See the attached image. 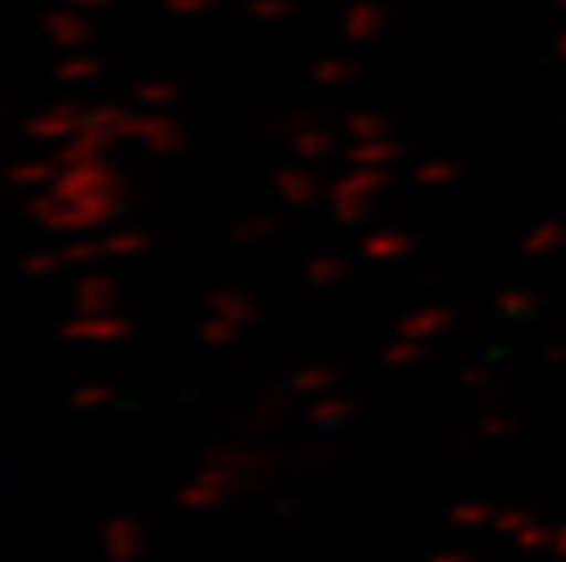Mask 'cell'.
I'll return each mask as SVG.
<instances>
[{"mask_svg":"<svg viewBox=\"0 0 566 562\" xmlns=\"http://www.w3.org/2000/svg\"><path fill=\"white\" fill-rule=\"evenodd\" d=\"M66 4L77 11H103V8H111L114 0H66Z\"/></svg>","mask_w":566,"mask_h":562,"instance_id":"ac0fdd59","label":"cell"},{"mask_svg":"<svg viewBox=\"0 0 566 562\" xmlns=\"http://www.w3.org/2000/svg\"><path fill=\"white\" fill-rule=\"evenodd\" d=\"M66 267V256L63 253H48V248H41V253H30L27 259H22V274H30V278H48V274H59Z\"/></svg>","mask_w":566,"mask_h":562,"instance_id":"9a60e30c","label":"cell"},{"mask_svg":"<svg viewBox=\"0 0 566 562\" xmlns=\"http://www.w3.org/2000/svg\"><path fill=\"white\" fill-rule=\"evenodd\" d=\"M99 190H122V176H117L111 158H92V161L59 169L55 183L48 187V194L59 201H77V198L99 194Z\"/></svg>","mask_w":566,"mask_h":562,"instance_id":"7a4b0ae2","label":"cell"},{"mask_svg":"<svg viewBox=\"0 0 566 562\" xmlns=\"http://www.w3.org/2000/svg\"><path fill=\"white\" fill-rule=\"evenodd\" d=\"M117 285L111 274H84L74 285V315H106L114 307Z\"/></svg>","mask_w":566,"mask_h":562,"instance_id":"8992f818","label":"cell"},{"mask_svg":"<svg viewBox=\"0 0 566 562\" xmlns=\"http://www.w3.org/2000/svg\"><path fill=\"white\" fill-rule=\"evenodd\" d=\"M63 165L59 161H22V165H11V169L4 172V183L8 187H22V190H48L55 183V176Z\"/></svg>","mask_w":566,"mask_h":562,"instance_id":"9c48e42d","label":"cell"},{"mask_svg":"<svg viewBox=\"0 0 566 562\" xmlns=\"http://www.w3.org/2000/svg\"><path fill=\"white\" fill-rule=\"evenodd\" d=\"M103 544L111 559H128L139 548V526L132 519H111L103 526Z\"/></svg>","mask_w":566,"mask_h":562,"instance_id":"30bf717a","label":"cell"},{"mask_svg":"<svg viewBox=\"0 0 566 562\" xmlns=\"http://www.w3.org/2000/svg\"><path fill=\"white\" fill-rule=\"evenodd\" d=\"M99 74H103V59L84 55V52H74L70 59H63L55 70V77L63 81V85H84V81H95Z\"/></svg>","mask_w":566,"mask_h":562,"instance_id":"8fae6325","label":"cell"},{"mask_svg":"<svg viewBox=\"0 0 566 562\" xmlns=\"http://www.w3.org/2000/svg\"><path fill=\"white\" fill-rule=\"evenodd\" d=\"M117 399V391L111 384H81L70 391V405H77V410H103V405H111Z\"/></svg>","mask_w":566,"mask_h":562,"instance_id":"4fadbf2b","label":"cell"},{"mask_svg":"<svg viewBox=\"0 0 566 562\" xmlns=\"http://www.w3.org/2000/svg\"><path fill=\"white\" fill-rule=\"evenodd\" d=\"M122 139H139L154 153H168L176 147L172 125L158 121V117H136V114H128V121L122 125Z\"/></svg>","mask_w":566,"mask_h":562,"instance_id":"ba28073f","label":"cell"},{"mask_svg":"<svg viewBox=\"0 0 566 562\" xmlns=\"http://www.w3.org/2000/svg\"><path fill=\"white\" fill-rule=\"evenodd\" d=\"M168 95H172V92H168L165 85H143L136 92V99L139 103H168Z\"/></svg>","mask_w":566,"mask_h":562,"instance_id":"e0dca14e","label":"cell"},{"mask_svg":"<svg viewBox=\"0 0 566 562\" xmlns=\"http://www.w3.org/2000/svg\"><path fill=\"white\" fill-rule=\"evenodd\" d=\"M27 212L44 231L88 234L95 226L111 223L117 212H122V190H99V194H88L77 201H59L48 194V190H33V198L27 201Z\"/></svg>","mask_w":566,"mask_h":562,"instance_id":"6da1fadb","label":"cell"},{"mask_svg":"<svg viewBox=\"0 0 566 562\" xmlns=\"http://www.w3.org/2000/svg\"><path fill=\"white\" fill-rule=\"evenodd\" d=\"M132 332L125 318H117L114 310L106 315H74L63 326V340L70 343H117Z\"/></svg>","mask_w":566,"mask_h":562,"instance_id":"277c9868","label":"cell"},{"mask_svg":"<svg viewBox=\"0 0 566 562\" xmlns=\"http://www.w3.org/2000/svg\"><path fill=\"white\" fill-rule=\"evenodd\" d=\"M125 121H128V110H122V106H92V110L84 114V125L111 131V136H117V139H122Z\"/></svg>","mask_w":566,"mask_h":562,"instance_id":"5bb4252c","label":"cell"},{"mask_svg":"<svg viewBox=\"0 0 566 562\" xmlns=\"http://www.w3.org/2000/svg\"><path fill=\"white\" fill-rule=\"evenodd\" d=\"M63 256H66V263H74V267H88L95 259H106L99 237H77V242H70L63 248Z\"/></svg>","mask_w":566,"mask_h":562,"instance_id":"2e32d148","label":"cell"},{"mask_svg":"<svg viewBox=\"0 0 566 562\" xmlns=\"http://www.w3.org/2000/svg\"><path fill=\"white\" fill-rule=\"evenodd\" d=\"M84 114L88 110H81L77 103H55V106H48L44 114L30 117L27 131H30V139H38V142H70L84 128Z\"/></svg>","mask_w":566,"mask_h":562,"instance_id":"3957f363","label":"cell"},{"mask_svg":"<svg viewBox=\"0 0 566 562\" xmlns=\"http://www.w3.org/2000/svg\"><path fill=\"white\" fill-rule=\"evenodd\" d=\"M117 136H111V131H103V128H92V125H84L81 131L70 142H63V150H59V165H81V161H92V158H106V150H111V142Z\"/></svg>","mask_w":566,"mask_h":562,"instance_id":"52a82bcc","label":"cell"},{"mask_svg":"<svg viewBox=\"0 0 566 562\" xmlns=\"http://www.w3.org/2000/svg\"><path fill=\"white\" fill-rule=\"evenodd\" d=\"M168 4H172V8H184V11H190V8H198L201 0H168Z\"/></svg>","mask_w":566,"mask_h":562,"instance_id":"d6986e66","label":"cell"},{"mask_svg":"<svg viewBox=\"0 0 566 562\" xmlns=\"http://www.w3.org/2000/svg\"><path fill=\"white\" fill-rule=\"evenodd\" d=\"M103 242V256L106 259H125V256H136L147 248V237L143 234H132V231H122V234H106L99 237Z\"/></svg>","mask_w":566,"mask_h":562,"instance_id":"7c38bea8","label":"cell"},{"mask_svg":"<svg viewBox=\"0 0 566 562\" xmlns=\"http://www.w3.org/2000/svg\"><path fill=\"white\" fill-rule=\"evenodd\" d=\"M44 33L52 38V44L70 47V52H84L92 44V26L77 8H55L44 15Z\"/></svg>","mask_w":566,"mask_h":562,"instance_id":"5b68a950","label":"cell"}]
</instances>
